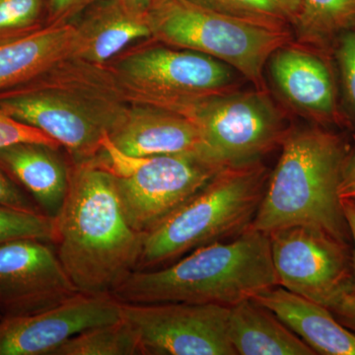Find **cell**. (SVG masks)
I'll return each instance as SVG.
<instances>
[{"mask_svg":"<svg viewBox=\"0 0 355 355\" xmlns=\"http://www.w3.org/2000/svg\"><path fill=\"white\" fill-rule=\"evenodd\" d=\"M99 0H48L46 25L71 23Z\"/></svg>","mask_w":355,"mask_h":355,"instance_id":"f1b7e54d","label":"cell"},{"mask_svg":"<svg viewBox=\"0 0 355 355\" xmlns=\"http://www.w3.org/2000/svg\"><path fill=\"white\" fill-rule=\"evenodd\" d=\"M228 336L236 354H316L275 313L254 298L230 308Z\"/></svg>","mask_w":355,"mask_h":355,"instance_id":"ffe728a7","label":"cell"},{"mask_svg":"<svg viewBox=\"0 0 355 355\" xmlns=\"http://www.w3.org/2000/svg\"><path fill=\"white\" fill-rule=\"evenodd\" d=\"M76 36L73 23L49 24L23 38L0 44V92L31 81L71 57Z\"/></svg>","mask_w":355,"mask_h":355,"instance_id":"d6986e66","label":"cell"},{"mask_svg":"<svg viewBox=\"0 0 355 355\" xmlns=\"http://www.w3.org/2000/svg\"><path fill=\"white\" fill-rule=\"evenodd\" d=\"M130 105L108 65L73 57L0 92L2 111L55 139L72 163L95 158Z\"/></svg>","mask_w":355,"mask_h":355,"instance_id":"7a4b0ae2","label":"cell"},{"mask_svg":"<svg viewBox=\"0 0 355 355\" xmlns=\"http://www.w3.org/2000/svg\"><path fill=\"white\" fill-rule=\"evenodd\" d=\"M97 156L113 175L128 223L144 234L197 195L225 168L202 153L128 155L112 144L108 135Z\"/></svg>","mask_w":355,"mask_h":355,"instance_id":"52a82bcc","label":"cell"},{"mask_svg":"<svg viewBox=\"0 0 355 355\" xmlns=\"http://www.w3.org/2000/svg\"><path fill=\"white\" fill-rule=\"evenodd\" d=\"M279 286L270 237L248 227L169 265L135 270L112 295L125 304L184 302L231 308Z\"/></svg>","mask_w":355,"mask_h":355,"instance_id":"277c9868","label":"cell"},{"mask_svg":"<svg viewBox=\"0 0 355 355\" xmlns=\"http://www.w3.org/2000/svg\"><path fill=\"white\" fill-rule=\"evenodd\" d=\"M83 14L71 57L84 62L109 64L135 42L151 38L147 6L133 0H99Z\"/></svg>","mask_w":355,"mask_h":355,"instance_id":"2e32d148","label":"cell"},{"mask_svg":"<svg viewBox=\"0 0 355 355\" xmlns=\"http://www.w3.org/2000/svg\"><path fill=\"white\" fill-rule=\"evenodd\" d=\"M121 319L112 294L79 293L51 309L0 319V355H51L71 336Z\"/></svg>","mask_w":355,"mask_h":355,"instance_id":"4fadbf2b","label":"cell"},{"mask_svg":"<svg viewBox=\"0 0 355 355\" xmlns=\"http://www.w3.org/2000/svg\"><path fill=\"white\" fill-rule=\"evenodd\" d=\"M280 146L249 228L268 235L303 226L352 244L340 197L352 144L328 128L310 127L288 130Z\"/></svg>","mask_w":355,"mask_h":355,"instance_id":"3957f363","label":"cell"},{"mask_svg":"<svg viewBox=\"0 0 355 355\" xmlns=\"http://www.w3.org/2000/svg\"><path fill=\"white\" fill-rule=\"evenodd\" d=\"M48 0H0V44L15 41L46 25Z\"/></svg>","mask_w":355,"mask_h":355,"instance_id":"cb8c5ba5","label":"cell"},{"mask_svg":"<svg viewBox=\"0 0 355 355\" xmlns=\"http://www.w3.org/2000/svg\"><path fill=\"white\" fill-rule=\"evenodd\" d=\"M18 144H41L62 148L42 130L16 120L0 109V148Z\"/></svg>","mask_w":355,"mask_h":355,"instance_id":"4316f807","label":"cell"},{"mask_svg":"<svg viewBox=\"0 0 355 355\" xmlns=\"http://www.w3.org/2000/svg\"><path fill=\"white\" fill-rule=\"evenodd\" d=\"M108 137L119 150L135 157L182 153L205 155L202 135L193 121L150 105H130Z\"/></svg>","mask_w":355,"mask_h":355,"instance_id":"9a60e30c","label":"cell"},{"mask_svg":"<svg viewBox=\"0 0 355 355\" xmlns=\"http://www.w3.org/2000/svg\"><path fill=\"white\" fill-rule=\"evenodd\" d=\"M254 300L275 313L316 354L355 355V334L324 306L277 286Z\"/></svg>","mask_w":355,"mask_h":355,"instance_id":"ac0fdd59","label":"cell"},{"mask_svg":"<svg viewBox=\"0 0 355 355\" xmlns=\"http://www.w3.org/2000/svg\"><path fill=\"white\" fill-rule=\"evenodd\" d=\"M157 44L123 53L107 64L130 104L169 109L237 89L238 72L220 60Z\"/></svg>","mask_w":355,"mask_h":355,"instance_id":"9c48e42d","label":"cell"},{"mask_svg":"<svg viewBox=\"0 0 355 355\" xmlns=\"http://www.w3.org/2000/svg\"><path fill=\"white\" fill-rule=\"evenodd\" d=\"M81 293L51 243L18 239L0 245V314L25 316Z\"/></svg>","mask_w":355,"mask_h":355,"instance_id":"7c38bea8","label":"cell"},{"mask_svg":"<svg viewBox=\"0 0 355 355\" xmlns=\"http://www.w3.org/2000/svg\"><path fill=\"white\" fill-rule=\"evenodd\" d=\"M60 148L18 144L0 148V169L35 200L44 216L55 218L69 186L70 162Z\"/></svg>","mask_w":355,"mask_h":355,"instance_id":"e0dca14e","label":"cell"},{"mask_svg":"<svg viewBox=\"0 0 355 355\" xmlns=\"http://www.w3.org/2000/svg\"><path fill=\"white\" fill-rule=\"evenodd\" d=\"M270 174L261 161L223 168L197 195L146 233L137 270L169 265L197 248L246 230Z\"/></svg>","mask_w":355,"mask_h":355,"instance_id":"5b68a950","label":"cell"},{"mask_svg":"<svg viewBox=\"0 0 355 355\" xmlns=\"http://www.w3.org/2000/svg\"><path fill=\"white\" fill-rule=\"evenodd\" d=\"M343 212L349 225L352 244V282L350 294L355 296V203L342 202Z\"/></svg>","mask_w":355,"mask_h":355,"instance_id":"1f68e13d","label":"cell"},{"mask_svg":"<svg viewBox=\"0 0 355 355\" xmlns=\"http://www.w3.org/2000/svg\"><path fill=\"white\" fill-rule=\"evenodd\" d=\"M133 1L137 2V3L141 4V6H148L149 0H133Z\"/></svg>","mask_w":355,"mask_h":355,"instance_id":"d6a6232c","label":"cell"},{"mask_svg":"<svg viewBox=\"0 0 355 355\" xmlns=\"http://www.w3.org/2000/svg\"><path fill=\"white\" fill-rule=\"evenodd\" d=\"M147 15L153 41L220 60L257 89H265L268 60L293 38L289 29L240 19L191 0H149Z\"/></svg>","mask_w":355,"mask_h":355,"instance_id":"8992f818","label":"cell"},{"mask_svg":"<svg viewBox=\"0 0 355 355\" xmlns=\"http://www.w3.org/2000/svg\"><path fill=\"white\" fill-rule=\"evenodd\" d=\"M292 25L299 44L329 55L338 37L355 26V0H301Z\"/></svg>","mask_w":355,"mask_h":355,"instance_id":"44dd1931","label":"cell"},{"mask_svg":"<svg viewBox=\"0 0 355 355\" xmlns=\"http://www.w3.org/2000/svg\"><path fill=\"white\" fill-rule=\"evenodd\" d=\"M217 12L258 24L288 29L297 17L301 0H191Z\"/></svg>","mask_w":355,"mask_h":355,"instance_id":"603a6c76","label":"cell"},{"mask_svg":"<svg viewBox=\"0 0 355 355\" xmlns=\"http://www.w3.org/2000/svg\"><path fill=\"white\" fill-rule=\"evenodd\" d=\"M0 205L22 211L41 214L37 203L6 172L0 169Z\"/></svg>","mask_w":355,"mask_h":355,"instance_id":"83f0119b","label":"cell"},{"mask_svg":"<svg viewBox=\"0 0 355 355\" xmlns=\"http://www.w3.org/2000/svg\"><path fill=\"white\" fill-rule=\"evenodd\" d=\"M229 312L214 304L121 303V316L146 355H236L228 336Z\"/></svg>","mask_w":355,"mask_h":355,"instance_id":"8fae6325","label":"cell"},{"mask_svg":"<svg viewBox=\"0 0 355 355\" xmlns=\"http://www.w3.org/2000/svg\"><path fill=\"white\" fill-rule=\"evenodd\" d=\"M141 349L137 334L123 319L81 331L51 355H137Z\"/></svg>","mask_w":355,"mask_h":355,"instance_id":"7402d4cb","label":"cell"},{"mask_svg":"<svg viewBox=\"0 0 355 355\" xmlns=\"http://www.w3.org/2000/svg\"><path fill=\"white\" fill-rule=\"evenodd\" d=\"M329 55L302 44H286L272 55L273 83L286 101L322 127L343 125Z\"/></svg>","mask_w":355,"mask_h":355,"instance_id":"5bb4252c","label":"cell"},{"mask_svg":"<svg viewBox=\"0 0 355 355\" xmlns=\"http://www.w3.org/2000/svg\"><path fill=\"white\" fill-rule=\"evenodd\" d=\"M169 111L193 121L203 153L222 167L261 161L282 146L288 130L265 89L228 91L178 103Z\"/></svg>","mask_w":355,"mask_h":355,"instance_id":"ba28073f","label":"cell"},{"mask_svg":"<svg viewBox=\"0 0 355 355\" xmlns=\"http://www.w3.org/2000/svg\"><path fill=\"white\" fill-rule=\"evenodd\" d=\"M0 319H1V314H0Z\"/></svg>","mask_w":355,"mask_h":355,"instance_id":"836d02e7","label":"cell"},{"mask_svg":"<svg viewBox=\"0 0 355 355\" xmlns=\"http://www.w3.org/2000/svg\"><path fill=\"white\" fill-rule=\"evenodd\" d=\"M340 197L342 202L355 203V135L343 169Z\"/></svg>","mask_w":355,"mask_h":355,"instance_id":"f546056e","label":"cell"},{"mask_svg":"<svg viewBox=\"0 0 355 355\" xmlns=\"http://www.w3.org/2000/svg\"><path fill=\"white\" fill-rule=\"evenodd\" d=\"M333 51L345 101L355 116V26L338 37Z\"/></svg>","mask_w":355,"mask_h":355,"instance_id":"484cf974","label":"cell"},{"mask_svg":"<svg viewBox=\"0 0 355 355\" xmlns=\"http://www.w3.org/2000/svg\"><path fill=\"white\" fill-rule=\"evenodd\" d=\"M53 219V246L81 293L113 294L137 270L146 234L128 223L113 175L98 156L70 162L67 198Z\"/></svg>","mask_w":355,"mask_h":355,"instance_id":"6da1fadb","label":"cell"},{"mask_svg":"<svg viewBox=\"0 0 355 355\" xmlns=\"http://www.w3.org/2000/svg\"><path fill=\"white\" fill-rule=\"evenodd\" d=\"M53 232L51 217L0 205V245L18 239H39L53 244Z\"/></svg>","mask_w":355,"mask_h":355,"instance_id":"d4e9b609","label":"cell"},{"mask_svg":"<svg viewBox=\"0 0 355 355\" xmlns=\"http://www.w3.org/2000/svg\"><path fill=\"white\" fill-rule=\"evenodd\" d=\"M279 286L330 308L352 282V245L294 226L268 234Z\"/></svg>","mask_w":355,"mask_h":355,"instance_id":"30bf717a","label":"cell"},{"mask_svg":"<svg viewBox=\"0 0 355 355\" xmlns=\"http://www.w3.org/2000/svg\"><path fill=\"white\" fill-rule=\"evenodd\" d=\"M329 310L343 326L355 334V296L345 293Z\"/></svg>","mask_w":355,"mask_h":355,"instance_id":"4dcf8cb0","label":"cell"}]
</instances>
